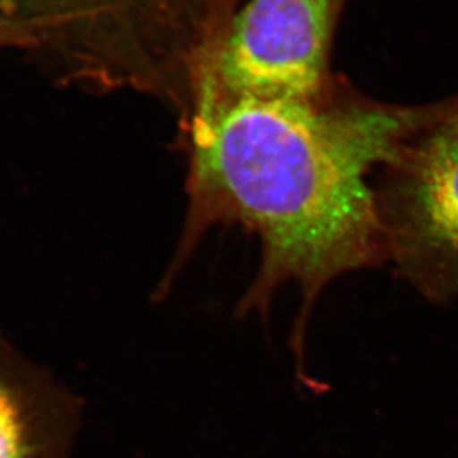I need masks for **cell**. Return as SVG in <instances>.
I'll use <instances>...</instances> for the list:
<instances>
[{"label":"cell","instance_id":"cell-1","mask_svg":"<svg viewBox=\"0 0 458 458\" xmlns=\"http://www.w3.org/2000/svg\"><path fill=\"white\" fill-rule=\"evenodd\" d=\"M437 106L377 103L335 83L319 100L229 96L212 87L196 125L200 186L261 242V264L239 316L267 313L282 285L301 307L291 334L303 356L316 300L344 273L389 261L369 177Z\"/></svg>","mask_w":458,"mask_h":458},{"label":"cell","instance_id":"cell-2","mask_svg":"<svg viewBox=\"0 0 458 458\" xmlns=\"http://www.w3.org/2000/svg\"><path fill=\"white\" fill-rule=\"evenodd\" d=\"M383 168L389 261L428 297L457 294L458 100L437 104Z\"/></svg>","mask_w":458,"mask_h":458},{"label":"cell","instance_id":"cell-3","mask_svg":"<svg viewBox=\"0 0 458 458\" xmlns=\"http://www.w3.org/2000/svg\"><path fill=\"white\" fill-rule=\"evenodd\" d=\"M346 0H251L216 56L212 87L229 96L313 101L334 87L329 51Z\"/></svg>","mask_w":458,"mask_h":458},{"label":"cell","instance_id":"cell-4","mask_svg":"<svg viewBox=\"0 0 458 458\" xmlns=\"http://www.w3.org/2000/svg\"><path fill=\"white\" fill-rule=\"evenodd\" d=\"M81 403L0 334V458H70Z\"/></svg>","mask_w":458,"mask_h":458},{"label":"cell","instance_id":"cell-5","mask_svg":"<svg viewBox=\"0 0 458 458\" xmlns=\"http://www.w3.org/2000/svg\"><path fill=\"white\" fill-rule=\"evenodd\" d=\"M2 36H4V22L0 20V39H2Z\"/></svg>","mask_w":458,"mask_h":458}]
</instances>
